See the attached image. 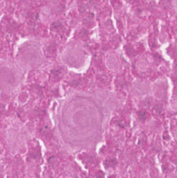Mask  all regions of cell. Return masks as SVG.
I'll return each mask as SVG.
<instances>
[{
    "label": "cell",
    "mask_w": 177,
    "mask_h": 178,
    "mask_svg": "<svg viewBox=\"0 0 177 178\" xmlns=\"http://www.w3.org/2000/svg\"><path fill=\"white\" fill-rule=\"evenodd\" d=\"M117 161L116 160L115 158L111 159H106L105 162V168H109L110 167L115 166L117 164Z\"/></svg>",
    "instance_id": "1"
}]
</instances>
